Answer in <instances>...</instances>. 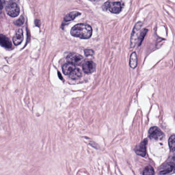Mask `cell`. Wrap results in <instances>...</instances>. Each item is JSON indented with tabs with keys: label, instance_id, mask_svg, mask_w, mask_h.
Wrapping results in <instances>:
<instances>
[{
	"label": "cell",
	"instance_id": "2",
	"mask_svg": "<svg viewBox=\"0 0 175 175\" xmlns=\"http://www.w3.org/2000/svg\"><path fill=\"white\" fill-rule=\"evenodd\" d=\"M158 173L160 175L172 174L175 173V155L170 158L168 160L163 164L159 169Z\"/></svg>",
	"mask_w": 175,
	"mask_h": 175
},
{
	"label": "cell",
	"instance_id": "22",
	"mask_svg": "<svg viewBox=\"0 0 175 175\" xmlns=\"http://www.w3.org/2000/svg\"><path fill=\"white\" fill-rule=\"evenodd\" d=\"M3 1L4 3V4H5L7 3H8V2L13 1H14V0H3Z\"/></svg>",
	"mask_w": 175,
	"mask_h": 175
},
{
	"label": "cell",
	"instance_id": "23",
	"mask_svg": "<svg viewBox=\"0 0 175 175\" xmlns=\"http://www.w3.org/2000/svg\"><path fill=\"white\" fill-rule=\"evenodd\" d=\"M2 3H1V0H0V10H1L2 9Z\"/></svg>",
	"mask_w": 175,
	"mask_h": 175
},
{
	"label": "cell",
	"instance_id": "5",
	"mask_svg": "<svg viewBox=\"0 0 175 175\" xmlns=\"http://www.w3.org/2000/svg\"><path fill=\"white\" fill-rule=\"evenodd\" d=\"M148 136L151 139L161 140L165 138V134L158 127L154 126L148 131Z\"/></svg>",
	"mask_w": 175,
	"mask_h": 175
},
{
	"label": "cell",
	"instance_id": "24",
	"mask_svg": "<svg viewBox=\"0 0 175 175\" xmlns=\"http://www.w3.org/2000/svg\"><path fill=\"white\" fill-rule=\"evenodd\" d=\"M91 1H99V0H90Z\"/></svg>",
	"mask_w": 175,
	"mask_h": 175
},
{
	"label": "cell",
	"instance_id": "11",
	"mask_svg": "<svg viewBox=\"0 0 175 175\" xmlns=\"http://www.w3.org/2000/svg\"><path fill=\"white\" fill-rule=\"evenodd\" d=\"M0 45L8 49L12 47V43L10 40L3 34H0Z\"/></svg>",
	"mask_w": 175,
	"mask_h": 175
},
{
	"label": "cell",
	"instance_id": "14",
	"mask_svg": "<svg viewBox=\"0 0 175 175\" xmlns=\"http://www.w3.org/2000/svg\"><path fill=\"white\" fill-rule=\"evenodd\" d=\"M130 65L132 68H136L137 65V57L135 52H133L131 55Z\"/></svg>",
	"mask_w": 175,
	"mask_h": 175
},
{
	"label": "cell",
	"instance_id": "13",
	"mask_svg": "<svg viewBox=\"0 0 175 175\" xmlns=\"http://www.w3.org/2000/svg\"><path fill=\"white\" fill-rule=\"evenodd\" d=\"M81 13H79L78 11H73V12L69 13V14L66 16L64 18V21L66 22L72 21L76 17H77V16H79L81 15Z\"/></svg>",
	"mask_w": 175,
	"mask_h": 175
},
{
	"label": "cell",
	"instance_id": "21",
	"mask_svg": "<svg viewBox=\"0 0 175 175\" xmlns=\"http://www.w3.org/2000/svg\"><path fill=\"white\" fill-rule=\"evenodd\" d=\"M109 5L110 2H106L104 4V5L102 6V9L105 11L107 10L108 9H109Z\"/></svg>",
	"mask_w": 175,
	"mask_h": 175
},
{
	"label": "cell",
	"instance_id": "18",
	"mask_svg": "<svg viewBox=\"0 0 175 175\" xmlns=\"http://www.w3.org/2000/svg\"><path fill=\"white\" fill-rule=\"evenodd\" d=\"M143 175H154L155 174L154 169L152 166H147L143 170Z\"/></svg>",
	"mask_w": 175,
	"mask_h": 175
},
{
	"label": "cell",
	"instance_id": "1",
	"mask_svg": "<svg viewBox=\"0 0 175 175\" xmlns=\"http://www.w3.org/2000/svg\"><path fill=\"white\" fill-rule=\"evenodd\" d=\"M71 34L75 37L88 39L92 36V29L90 25L86 24H79L72 27Z\"/></svg>",
	"mask_w": 175,
	"mask_h": 175
},
{
	"label": "cell",
	"instance_id": "12",
	"mask_svg": "<svg viewBox=\"0 0 175 175\" xmlns=\"http://www.w3.org/2000/svg\"><path fill=\"white\" fill-rule=\"evenodd\" d=\"M76 68L75 65L68 62L63 66V72L65 75L69 76Z\"/></svg>",
	"mask_w": 175,
	"mask_h": 175
},
{
	"label": "cell",
	"instance_id": "15",
	"mask_svg": "<svg viewBox=\"0 0 175 175\" xmlns=\"http://www.w3.org/2000/svg\"><path fill=\"white\" fill-rule=\"evenodd\" d=\"M82 73L81 70L79 68H76L73 72L70 74L69 77H70V78H71L73 80H76L82 77Z\"/></svg>",
	"mask_w": 175,
	"mask_h": 175
},
{
	"label": "cell",
	"instance_id": "8",
	"mask_svg": "<svg viewBox=\"0 0 175 175\" xmlns=\"http://www.w3.org/2000/svg\"><path fill=\"white\" fill-rule=\"evenodd\" d=\"M96 66L92 61H87L82 65V70L86 73H91L94 72Z\"/></svg>",
	"mask_w": 175,
	"mask_h": 175
},
{
	"label": "cell",
	"instance_id": "7",
	"mask_svg": "<svg viewBox=\"0 0 175 175\" xmlns=\"http://www.w3.org/2000/svg\"><path fill=\"white\" fill-rule=\"evenodd\" d=\"M148 143L147 139L144 140L139 145L136 147L135 151L138 155L141 157H145L147 153V144Z\"/></svg>",
	"mask_w": 175,
	"mask_h": 175
},
{
	"label": "cell",
	"instance_id": "19",
	"mask_svg": "<svg viewBox=\"0 0 175 175\" xmlns=\"http://www.w3.org/2000/svg\"><path fill=\"white\" fill-rule=\"evenodd\" d=\"M24 23V18L23 16H21L18 20L15 21L14 22V24L17 25V26H21Z\"/></svg>",
	"mask_w": 175,
	"mask_h": 175
},
{
	"label": "cell",
	"instance_id": "17",
	"mask_svg": "<svg viewBox=\"0 0 175 175\" xmlns=\"http://www.w3.org/2000/svg\"><path fill=\"white\" fill-rule=\"evenodd\" d=\"M147 32H148V29H144L143 31H142L140 34L139 39H138V46H140L141 44V43L143 41V39L145 38V36H146Z\"/></svg>",
	"mask_w": 175,
	"mask_h": 175
},
{
	"label": "cell",
	"instance_id": "20",
	"mask_svg": "<svg viewBox=\"0 0 175 175\" xmlns=\"http://www.w3.org/2000/svg\"><path fill=\"white\" fill-rule=\"evenodd\" d=\"M85 55L87 57L90 56V55H94V52L93 50L91 49H85L84 51Z\"/></svg>",
	"mask_w": 175,
	"mask_h": 175
},
{
	"label": "cell",
	"instance_id": "4",
	"mask_svg": "<svg viewBox=\"0 0 175 175\" xmlns=\"http://www.w3.org/2000/svg\"><path fill=\"white\" fill-rule=\"evenodd\" d=\"M142 23L141 22H138L136 24L134 29L133 30L132 34L131 35V47L133 48L134 47L136 43H137L139 39V37L140 35V31L141 29V26H142Z\"/></svg>",
	"mask_w": 175,
	"mask_h": 175
},
{
	"label": "cell",
	"instance_id": "10",
	"mask_svg": "<svg viewBox=\"0 0 175 175\" xmlns=\"http://www.w3.org/2000/svg\"><path fill=\"white\" fill-rule=\"evenodd\" d=\"M122 4L120 2H114L110 3L109 10L113 13H119L122 10Z\"/></svg>",
	"mask_w": 175,
	"mask_h": 175
},
{
	"label": "cell",
	"instance_id": "16",
	"mask_svg": "<svg viewBox=\"0 0 175 175\" xmlns=\"http://www.w3.org/2000/svg\"><path fill=\"white\" fill-rule=\"evenodd\" d=\"M168 145L170 150L172 152H175V135H173L170 137L168 139Z\"/></svg>",
	"mask_w": 175,
	"mask_h": 175
},
{
	"label": "cell",
	"instance_id": "9",
	"mask_svg": "<svg viewBox=\"0 0 175 175\" xmlns=\"http://www.w3.org/2000/svg\"><path fill=\"white\" fill-rule=\"evenodd\" d=\"M24 39L23 31L21 29H19L15 33L13 38V42L14 45H18L22 42Z\"/></svg>",
	"mask_w": 175,
	"mask_h": 175
},
{
	"label": "cell",
	"instance_id": "3",
	"mask_svg": "<svg viewBox=\"0 0 175 175\" xmlns=\"http://www.w3.org/2000/svg\"><path fill=\"white\" fill-rule=\"evenodd\" d=\"M5 6L6 11L9 16L16 17L20 13V7L15 2V0L4 4Z\"/></svg>",
	"mask_w": 175,
	"mask_h": 175
},
{
	"label": "cell",
	"instance_id": "6",
	"mask_svg": "<svg viewBox=\"0 0 175 175\" xmlns=\"http://www.w3.org/2000/svg\"><path fill=\"white\" fill-rule=\"evenodd\" d=\"M67 60L68 62L71 63L74 65H80L82 64L84 61V58L82 55L75 53H71L68 55L67 57Z\"/></svg>",
	"mask_w": 175,
	"mask_h": 175
}]
</instances>
